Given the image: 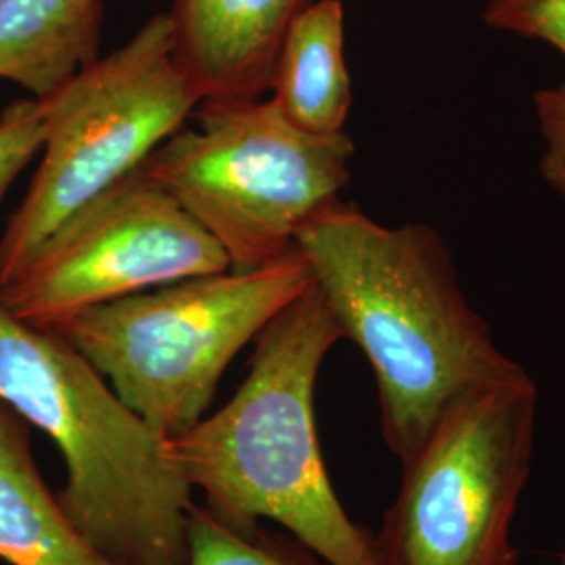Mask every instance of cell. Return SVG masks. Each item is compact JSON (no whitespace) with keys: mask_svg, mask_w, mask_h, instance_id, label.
<instances>
[{"mask_svg":"<svg viewBox=\"0 0 565 565\" xmlns=\"http://www.w3.org/2000/svg\"><path fill=\"white\" fill-rule=\"evenodd\" d=\"M296 247L343 340L373 369L382 436L401 461L450 401L524 373L467 300L431 224L385 226L340 202L303 226Z\"/></svg>","mask_w":565,"mask_h":565,"instance_id":"6da1fadb","label":"cell"},{"mask_svg":"<svg viewBox=\"0 0 565 565\" xmlns=\"http://www.w3.org/2000/svg\"><path fill=\"white\" fill-rule=\"evenodd\" d=\"M342 327L312 282L254 340L233 398L170 438L202 505L231 524L270 522L329 565H377L373 532L356 524L324 465L315 394Z\"/></svg>","mask_w":565,"mask_h":565,"instance_id":"7a4b0ae2","label":"cell"},{"mask_svg":"<svg viewBox=\"0 0 565 565\" xmlns=\"http://www.w3.org/2000/svg\"><path fill=\"white\" fill-rule=\"evenodd\" d=\"M0 401L60 448L67 520L114 565H186L193 488L170 438L61 331L0 303Z\"/></svg>","mask_w":565,"mask_h":565,"instance_id":"3957f363","label":"cell"},{"mask_svg":"<svg viewBox=\"0 0 565 565\" xmlns=\"http://www.w3.org/2000/svg\"><path fill=\"white\" fill-rule=\"evenodd\" d=\"M315 282L298 247L275 263L153 287L55 327L166 438L207 415L224 371Z\"/></svg>","mask_w":565,"mask_h":565,"instance_id":"277c9868","label":"cell"},{"mask_svg":"<svg viewBox=\"0 0 565 565\" xmlns=\"http://www.w3.org/2000/svg\"><path fill=\"white\" fill-rule=\"evenodd\" d=\"M354 141L303 132L273 99L202 102L141 170L218 242L233 270L275 263L342 202Z\"/></svg>","mask_w":565,"mask_h":565,"instance_id":"5b68a950","label":"cell"},{"mask_svg":"<svg viewBox=\"0 0 565 565\" xmlns=\"http://www.w3.org/2000/svg\"><path fill=\"white\" fill-rule=\"evenodd\" d=\"M39 102L41 163L0 235V287L88 205L137 174L200 99L172 57L168 13H158Z\"/></svg>","mask_w":565,"mask_h":565,"instance_id":"8992f818","label":"cell"},{"mask_svg":"<svg viewBox=\"0 0 565 565\" xmlns=\"http://www.w3.org/2000/svg\"><path fill=\"white\" fill-rule=\"evenodd\" d=\"M539 390L527 373L446 404L403 459L377 565H520L513 524L532 473Z\"/></svg>","mask_w":565,"mask_h":565,"instance_id":"52a82bcc","label":"cell"},{"mask_svg":"<svg viewBox=\"0 0 565 565\" xmlns=\"http://www.w3.org/2000/svg\"><path fill=\"white\" fill-rule=\"evenodd\" d=\"M224 270L231 260L218 242L139 170L0 287V303L23 323L55 329L88 308Z\"/></svg>","mask_w":565,"mask_h":565,"instance_id":"ba28073f","label":"cell"},{"mask_svg":"<svg viewBox=\"0 0 565 565\" xmlns=\"http://www.w3.org/2000/svg\"><path fill=\"white\" fill-rule=\"evenodd\" d=\"M312 0H174L172 57L202 102L258 99L282 39Z\"/></svg>","mask_w":565,"mask_h":565,"instance_id":"9c48e42d","label":"cell"},{"mask_svg":"<svg viewBox=\"0 0 565 565\" xmlns=\"http://www.w3.org/2000/svg\"><path fill=\"white\" fill-rule=\"evenodd\" d=\"M0 559L9 565H114L67 520L34 461L30 425L2 401Z\"/></svg>","mask_w":565,"mask_h":565,"instance_id":"30bf717a","label":"cell"},{"mask_svg":"<svg viewBox=\"0 0 565 565\" xmlns=\"http://www.w3.org/2000/svg\"><path fill=\"white\" fill-rule=\"evenodd\" d=\"M268 90L282 116L303 132H345L352 81L342 0H312L296 15L282 39Z\"/></svg>","mask_w":565,"mask_h":565,"instance_id":"8fae6325","label":"cell"},{"mask_svg":"<svg viewBox=\"0 0 565 565\" xmlns=\"http://www.w3.org/2000/svg\"><path fill=\"white\" fill-rule=\"evenodd\" d=\"M103 0H0V81L34 99L99 60Z\"/></svg>","mask_w":565,"mask_h":565,"instance_id":"7c38bea8","label":"cell"},{"mask_svg":"<svg viewBox=\"0 0 565 565\" xmlns=\"http://www.w3.org/2000/svg\"><path fill=\"white\" fill-rule=\"evenodd\" d=\"M186 565H329L281 527L231 524L195 501Z\"/></svg>","mask_w":565,"mask_h":565,"instance_id":"4fadbf2b","label":"cell"},{"mask_svg":"<svg viewBox=\"0 0 565 565\" xmlns=\"http://www.w3.org/2000/svg\"><path fill=\"white\" fill-rule=\"evenodd\" d=\"M484 23L499 32L551 44L565 57V0H486Z\"/></svg>","mask_w":565,"mask_h":565,"instance_id":"5bb4252c","label":"cell"},{"mask_svg":"<svg viewBox=\"0 0 565 565\" xmlns=\"http://www.w3.org/2000/svg\"><path fill=\"white\" fill-rule=\"evenodd\" d=\"M44 124L39 99H18L0 114V203L23 168L41 153Z\"/></svg>","mask_w":565,"mask_h":565,"instance_id":"9a60e30c","label":"cell"},{"mask_svg":"<svg viewBox=\"0 0 565 565\" xmlns=\"http://www.w3.org/2000/svg\"><path fill=\"white\" fill-rule=\"evenodd\" d=\"M534 116L543 137V181L565 200V82L541 88L534 95Z\"/></svg>","mask_w":565,"mask_h":565,"instance_id":"2e32d148","label":"cell"},{"mask_svg":"<svg viewBox=\"0 0 565 565\" xmlns=\"http://www.w3.org/2000/svg\"><path fill=\"white\" fill-rule=\"evenodd\" d=\"M562 565H565V557H564V562H562Z\"/></svg>","mask_w":565,"mask_h":565,"instance_id":"e0dca14e","label":"cell"}]
</instances>
